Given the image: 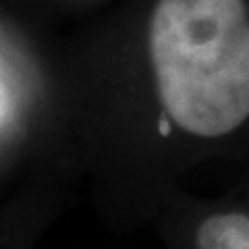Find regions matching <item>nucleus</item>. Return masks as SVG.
Instances as JSON below:
<instances>
[{
    "label": "nucleus",
    "instance_id": "obj_1",
    "mask_svg": "<svg viewBox=\"0 0 249 249\" xmlns=\"http://www.w3.org/2000/svg\"><path fill=\"white\" fill-rule=\"evenodd\" d=\"M150 56L166 114L187 133L220 139L249 121L245 0H158Z\"/></svg>",
    "mask_w": 249,
    "mask_h": 249
},
{
    "label": "nucleus",
    "instance_id": "obj_2",
    "mask_svg": "<svg viewBox=\"0 0 249 249\" xmlns=\"http://www.w3.org/2000/svg\"><path fill=\"white\" fill-rule=\"evenodd\" d=\"M196 249H249V210L210 214L196 231Z\"/></svg>",
    "mask_w": 249,
    "mask_h": 249
}]
</instances>
